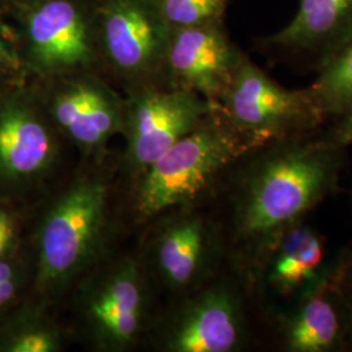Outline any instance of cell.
I'll return each mask as SVG.
<instances>
[{
    "label": "cell",
    "instance_id": "6da1fadb",
    "mask_svg": "<svg viewBox=\"0 0 352 352\" xmlns=\"http://www.w3.org/2000/svg\"><path fill=\"white\" fill-rule=\"evenodd\" d=\"M344 149L320 129L251 149L231 166L219 186L227 219L218 223L234 266L250 277L280 235L336 190Z\"/></svg>",
    "mask_w": 352,
    "mask_h": 352
},
{
    "label": "cell",
    "instance_id": "7a4b0ae2",
    "mask_svg": "<svg viewBox=\"0 0 352 352\" xmlns=\"http://www.w3.org/2000/svg\"><path fill=\"white\" fill-rule=\"evenodd\" d=\"M118 168L110 153L81 160L46 200L36 230L38 304L58 305L80 278L113 252Z\"/></svg>",
    "mask_w": 352,
    "mask_h": 352
},
{
    "label": "cell",
    "instance_id": "3957f363",
    "mask_svg": "<svg viewBox=\"0 0 352 352\" xmlns=\"http://www.w3.org/2000/svg\"><path fill=\"white\" fill-rule=\"evenodd\" d=\"M251 149L218 106L133 179L129 199L133 221L146 225L164 214L197 208Z\"/></svg>",
    "mask_w": 352,
    "mask_h": 352
},
{
    "label": "cell",
    "instance_id": "277c9868",
    "mask_svg": "<svg viewBox=\"0 0 352 352\" xmlns=\"http://www.w3.org/2000/svg\"><path fill=\"white\" fill-rule=\"evenodd\" d=\"M151 278L140 256L110 252L69 291L77 336L97 352L131 351L154 322Z\"/></svg>",
    "mask_w": 352,
    "mask_h": 352
},
{
    "label": "cell",
    "instance_id": "5b68a950",
    "mask_svg": "<svg viewBox=\"0 0 352 352\" xmlns=\"http://www.w3.org/2000/svg\"><path fill=\"white\" fill-rule=\"evenodd\" d=\"M8 17L26 77L42 82L85 72L103 75L93 0H38Z\"/></svg>",
    "mask_w": 352,
    "mask_h": 352
},
{
    "label": "cell",
    "instance_id": "8992f818",
    "mask_svg": "<svg viewBox=\"0 0 352 352\" xmlns=\"http://www.w3.org/2000/svg\"><path fill=\"white\" fill-rule=\"evenodd\" d=\"M64 144L34 80L21 76L0 85V196L26 195L58 177Z\"/></svg>",
    "mask_w": 352,
    "mask_h": 352
},
{
    "label": "cell",
    "instance_id": "52a82bcc",
    "mask_svg": "<svg viewBox=\"0 0 352 352\" xmlns=\"http://www.w3.org/2000/svg\"><path fill=\"white\" fill-rule=\"evenodd\" d=\"M218 106L252 149L312 135L327 122L308 88L282 87L244 52Z\"/></svg>",
    "mask_w": 352,
    "mask_h": 352
},
{
    "label": "cell",
    "instance_id": "ba28073f",
    "mask_svg": "<svg viewBox=\"0 0 352 352\" xmlns=\"http://www.w3.org/2000/svg\"><path fill=\"white\" fill-rule=\"evenodd\" d=\"M103 75L124 91L166 81L171 28L157 0H93Z\"/></svg>",
    "mask_w": 352,
    "mask_h": 352
},
{
    "label": "cell",
    "instance_id": "9c48e42d",
    "mask_svg": "<svg viewBox=\"0 0 352 352\" xmlns=\"http://www.w3.org/2000/svg\"><path fill=\"white\" fill-rule=\"evenodd\" d=\"M244 277L210 278L154 320L148 337L164 352H235L248 338Z\"/></svg>",
    "mask_w": 352,
    "mask_h": 352
},
{
    "label": "cell",
    "instance_id": "30bf717a",
    "mask_svg": "<svg viewBox=\"0 0 352 352\" xmlns=\"http://www.w3.org/2000/svg\"><path fill=\"white\" fill-rule=\"evenodd\" d=\"M217 107L167 82L126 91L122 128L126 149L119 161L120 171L133 180Z\"/></svg>",
    "mask_w": 352,
    "mask_h": 352
},
{
    "label": "cell",
    "instance_id": "8fae6325",
    "mask_svg": "<svg viewBox=\"0 0 352 352\" xmlns=\"http://www.w3.org/2000/svg\"><path fill=\"white\" fill-rule=\"evenodd\" d=\"M155 221L158 223L151 231L145 257L140 256L151 280L182 296L217 274L226 256L217 221L197 212V208L174 210Z\"/></svg>",
    "mask_w": 352,
    "mask_h": 352
},
{
    "label": "cell",
    "instance_id": "7c38bea8",
    "mask_svg": "<svg viewBox=\"0 0 352 352\" xmlns=\"http://www.w3.org/2000/svg\"><path fill=\"white\" fill-rule=\"evenodd\" d=\"M37 84L51 122L81 160L106 155L109 142L122 135L124 115V96L110 80L85 72Z\"/></svg>",
    "mask_w": 352,
    "mask_h": 352
},
{
    "label": "cell",
    "instance_id": "4fadbf2b",
    "mask_svg": "<svg viewBox=\"0 0 352 352\" xmlns=\"http://www.w3.org/2000/svg\"><path fill=\"white\" fill-rule=\"evenodd\" d=\"M241 54L228 37L223 23L171 29L166 81L218 104Z\"/></svg>",
    "mask_w": 352,
    "mask_h": 352
},
{
    "label": "cell",
    "instance_id": "5bb4252c",
    "mask_svg": "<svg viewBox=\"0 0 352 352\" xmlns=\"http://www.w3.org/2000/svg\"><path fill=\"white\" fill-rule=\"evenodd\" d=\"M278 315L279 344L289 352H334L349 347L337 264L304 289Z\"/></svg>",
    "mask_w": 352,
    "mask_h": 352
},
{
    "label": "cell",
    "instance_id": "9a60e30c",
    "mask_svg": "<svg viewBox=\"0 0 352 352\" xmlns=\"http://www.w3.org/2000/svg\"><path fill=\"white\" fill-rule=\"evenodd\" d=\"M352 34V0H299L295 17L265 46L316 71Z\"/></svg>",
    "mask_w": 352,
    "mask_h": 352
},
{
    "label": "cell",
    "instance_id": "2e32d148",
    "mask_svg": "<svg viewBox=\"0 0 352 352\" xmlns=\"http://www.w3.org/2000/svg\"><path fill=\"white\" fill-rule=\"evenodd\" d=\"M325 267V240L302 221L280 235L252 272V289L291 302L315 283Z\"/></svg>",
    "mask_w": 352,
    "mask_h": 352
},
{
    "label": "cell",
    "instance_id": "e0dca14e",
    "mask_svg": "<svg viewBox=\"0 0 352 352\" xmlns=\"http://www.w3.org/2000/svg\"><path fill=\"white\" fill-rule=\"evenodd\" d=\"M308 90L327 120L337 118L351 107L352 34L317 69V77Z\"/></svg>",
    "mask_w": 352,
    "mask_h": 352
},
{
    "label": "cell",
    "instance_id": "ac0fdd59",
    "mask_svg": "<svg viewBox=\"0 0 352 352\" xmlns=\"http://www.w3.org/2000/svg\"><path fill=\"white\" fill-rule=\"evenodd\" d=\"M49 308L38 304L37 312L12 331L1 347L8 352H60L68 344V329L46 314Z\"/></svg>",
    "mask_w": 352,
    "mask_h": 352
},
{
    "label": "cell",
    "instance_id": "d6986e66",
    "mask_svg": "<svg viewBox=\"0 0 352 352\" xmlns=\"http://www.w3.org/2000/svg\"><path fill=\"white\" fill-rule=\"evenodd\" d=\"M171 29L223 23L228 0H157Z\"/></svg>",
    "mask_w": 352,
    "mask_h": 352
},
{
    "label": "cell",
    "instance_id": "ffe728a7",
    "mask_svg": "<svg viewBox=\"0 0 352 352\" xmlns=\"http://www.w3.org/2000/svg\"><path fill=\"white\" fill-rule=\"evenodd\" d=\"M336 264L338 289L347 327L349 344L352 346V252L343 253L338 260H336Z\"/></svg>",
    "mask_w": 352,
    "mask_h": 352
},
{
    "label": "cell",
    "instance_id": "44dd1931",
    "mask_svg": "<svg viewBox=\"0 0 352 352\" xmlns=\"http://www.w3.org/2000/svg\"><path fill=\"white\" fill-rule=\"evenodd\" d=\"M25 76L21 62L14 51L11 29L0 16V81H7Z\"/></svg>",
    "mask_w": 352,
    "mask_h": 352
},
{
    "label": "cell",
    "instance_id": "7402d4cb",
    "mask_svg": "<svg viewBox=\"0 0 352 352\" xmlns=\"http://www.w3.org/2000/svg\"><path fill=\"white\" fill-rule=\"evenodd\" d=\"M331 120L333 124L324 131L327 139L343 148L352 145V106Z\"/></svg>",
    "mask_w": 352,
    "mask_h": 352
},
{
    "label": "cell",
    "instance_id": "603a6c76",
    "mask_svg": "<svg viewBox=\"0 0 352 352\" xmlns=\"http://www.w3.org/2000/svg\"><path fill=\"white\" fill-rule=\"evenodd\" d=\"M20 287V278L19 274L7 279L0 280V309L12 302L13 298L17 294V289Z\"/></svg>",
    "mask_w": 352,
    "mask_h": 352
},
{
    "label": "cell",
    "instance_id": "cb8c5ba5",
    "mask_svg": "<svg viewBox=\"0 0 352 352\" xmlns=\"http://www.w3.org/2000/svg\"><path fill=\"white\" fill-rule=\"evenodd\" d=\"M36 1L38 0H0V16H11Z\"/></svg>",
    "mask_w": 352,
    "mask_h": 352
},
{
    "label": "cell",
    "instance_id": "d4e9b609",
    "mask_svg": "<svg viewBox=\"0 0 352 352\" xmlns=\"http://www.w3.org/2000/svg\"><path fill=\"white\" fill-rule=\"evenodd\" d=\"M13 236H14V228L12 226L4 228L0 232V260L4 257V254L10 251L13 243Z\"/></svg>",
    "mask_w": 352,
    "mask_h": 352
},
{
    "label": "cell",
    "instance_id": "484cf974",
    "mask_svg": "<svg viewBox=\"0 0 352 352\" xmlns=\"http://www.w3.org/2000/svg\"><path fill=\"white\" fill-rule=\"evenodd\" d=\"M16 274H19L16 266H13V265L10 264L8 261H6V260L1 258V260H0V280L13 277V276H16Z\"/></svg>",
    "mask_w": 352,
    "mask_h": 352
},
{
    "label": "cell",
    "instance_id": "4316f807",
    "mask_svg": "<svg viewBox=\"0 0 352 352\" xmlns=\"http://www.w3.org/2000/svg\"><path fill=\"white\" fill-rule=\"evenodd\" d=\"M13 221L12 218H11V215L7 213L6 210H3V209H0V232L4 230V228H7V227L12 226Z\"/></svg>",
    "mask_w": 352,
    "mask_h": 352
},
{
    "label": "cell",
    "instance_id": "83f0119b",
    "mask_svg": "<svg viewBox=\"0 0 352 352\" xmlns=\"http://www.w3.org/2000/svg\"><path fill=\"white\" fill-rule=\"evenodd\" d=\"M3 82H4V81H0V85H1V84H3Z\"/></svg>",
    "mask_w": 352,
    "mask_h": 352
}]
</instances>
